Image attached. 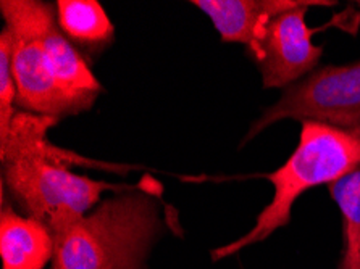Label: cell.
Returning <instances> with one entry per match:
<instances>
[{
    "label": "cell",
    "mask_w": 360,
    "mask_h": 269,
    "mask_svg": "<svg viewBox=\"0 0 360 269\" xmlns=\"http://www.w3.org/2000/svg\"><path fill=\"white\" fill-rule=\"evenodd\" d=\"M356 5H357V7H359V8H360V0H359V2H357V4H356Z\"/></svg>",
    "instance_id": "cell-13"
},
{
    "label": "cell",
    "mask_w": 360,
    "mask_h": 269,
    "mask_svg": "<svg viewBox=\"0 0 360 269\" xmlns=\"http://www.w3.org/2000/svg\"><path fill=\"white\" fill-rule=\"evenodd\" d=\"M0 13L13 39L12 67L18 107L23 112L57 119L79 113L81 108L65 94L53 74L39 36L25 12L23 0H2Z\"/></svg>",
    "instance_id": "cell-5"
},
{
    "label": "cell",
    "mask_w": 360,
    "mask_h": 269,
    "mask_svg": "<svg viewBox=\"0 0 360 269\" xmlns=\"http://www.w3.org/2000/svg\"><path fill=\"white\" fill-rule=\"evenodd\" d=\"M285 119L315 122L338 128L360 126V60L341 67L330 65L315 70L302 81L288 87L278 102L252 123L241 145Z\"/></svg>",
    "instance_id": "cell-4"
},
{
    "label": "cell",
    "mask_w": 360,
    "mask_h": 269,
    "mask_svg": "<svg viewBox=\"0 0 360 269\" xmlns=\"http://www.w3.org/2000/svg\"><path fill=\"white\" fill-rule=\"evenodd\" d=\"M360 168V126H338L304 122L299 144L280 168L265 178L274 185V199L255 219V224L234 242L212 250V261L228 258L245 247L269 239L291 221L294 203L319 185H331Z\"/></svg>",
    "instance_id": "cell-3"
},
{
    "label": "cell",
    "mask_w": 360,
    "mask_h": 269,
    "mask_svg": "<svg viewBox=\"0 0 360 269\" xmlns=\"http://www.w3.org/2000/svg\"><path fill=\"white\" fill-rule=\"evenodd\" d=\"M56 16L63 34L81 46H107L115 36V26L96 0H58Z\"/></svg>",
    "instance_id": "cell-10"
},
{
    "label": "cell",
    "mask_w": 360,
    "mask_h": 269,
    "mask_svg": "<svg viewBox=\"0 0 360 269\" xmlns=\"http://www.w3.org/2000/svg\"><path fill=\"white\" fill-rule=\"evenodd\" d=\"M23 7L39 36L60 87L81 112L89 110L101 94L102 86L72 41L60 29L56 10L39 0H23Z\"/></svg>",
    "instance_id": "cell-7"
},
{
    "label": "cell",
    "mask_w": 360,
    "mask_h": 269,
    "mask_svg": "<svg viewBox=\"0 0 360 269\" xmlns=\"http://www.w3.org/2000/svg\"><path fill=\"white\" fill-rule=\"evenodd\" d=\"M335 5L336 2L330 0H305L299 7L271 20L255 60L265 89H288L314 73L323 55V47L314 44V36L330 25H335L338 16L323 27H310L305 23V15L310 7Z\"/></svg>",
    "instance_id": "cell-6"
},
{
    "label": "cell",
    "mask_w": 360,
    "mask_h": 269,
    "mask_svg": "<svg viewBox=\"0 0 360 269\" xmlns=\"http://www.w3.org/2000/svg\"><path fill=\"white\" fill-rule=\"evenodd\" d=\"M304 2L305 0H193L191 5L209 16L223 42L243 44L255 62L271 20Z\"/></svg>",
    "instance_id": "cell-8"
},
{
    "label": "cell",
    "mask_w": 360,
    "mask_h": 269,
    "mask_svg": "<svg viewBox=\"0 0 360 269\" xmlns=\"http://www.w3.org/2000/svg\"><path fill=\"white\" fill-rule=\"evenodd\" d=\"M56 240L46 224L18 215L2 203L0 213V255L2 269H44L52 261Z\"/></svg>",
    "instance_id": "cell-9"
},
{
    "label": "cell",
    "mask_w": 360,
    "mask_h": 269,
    "mask_svg": "<svg viewBox=\"0 0 360 269\" xmlns=\"http://www.w3.org/2000/svg\"><path fill=\"white\" fill-rule=\"evenodd\" d=\"M12 32L4 27L0 32V144L7 139L10 126L15 118L13 103L18 97V89L12 67Z\"/></svg>",
    "instance_id": "cell-12"
},
{
    "label": "cell",
    "mask_w": 360,
    "mask_h": 269,
    "mask_svg": "<svg viewBox=\"0 0 360 269\" xmlns=\"http://www.w3.org/2000/svg\"><path fill=\"white\" fill-rule=\"evenodd\" d=\"M162 230L154 189L133 185L53 234L51 269H147Z\"/></svg>",
    "instance_id": "cell-2"
},
{
    "label": "cell",
    "mask_w": 360,
    "mask_h": 269,
    "mask_svg": "<svg viewBox=\"0 0 360 269\" xmlns=\"http://www.w3.org/2000/svg\"><path fill=\"white\" fill-rule=\"evenodd\" d=\"M57 118L16 112L7 139L0 144L4 188L26 216L46 224L52 234L87 215L99 205L103 192H122L133 185H117L73 173L70 166L44 155L41 140Z\"/></svg>",
    "instance_id": "cell-1"
},
{
    "label": "cell",
    "mask_w": 360,
    "mask_h": 269,
    "mask_svg": "<svg viewBox=\"0 0 360 269\" xmlns=\"http://www.w3.org/2000/svg\"><path fill=\"white\" fill-rule=\"evenodd\" d=\"M345 224V254L341 269H360V168L328 185Z\"/></svg>",
    "instance_id": "cell-11"
}]
</instances>
